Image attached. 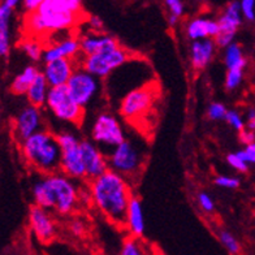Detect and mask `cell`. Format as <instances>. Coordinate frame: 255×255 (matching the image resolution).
I'll return each mask as SVG.
<instances>
[{
	"mask_svg": "<svg viewBox=\"0 0 255 255\" xmlns=\"http://www.w3.org/2000/svg\"><path fill=\"white\" fill-rule=\"evenodd\" d=\"M81 155L86 171V178H89L90 181L101 177L110 169L107 155L93 141L89 139L81 141Z\"/></svg>",
	"mask_w": 255,
	"mask_h": 255,
	"instance_id": "5bb4252c",
	"label": "cell"
},
{
	"mask_svg": "<svg viewBox=\"0 0 255 255\" xmlns=\"http://www.w3.org/2000/svg\"><path fill=\"white\" fill-rule=\"evenodd\" d=\"M17 4V0H5L0 5V55L3 57L9 54V21Z\"/></svg>",
	"mask_w": 255,
	"mask_h": 255,
	"instance_id": "44dd1931",
	"label": "cell"
},
{
	"mask_svg": "<svg viewBox=\"0 0 255 255\" xmlns=\"http://www.w3.org/2000/svg\"><path fill=\"white\" fill-rule=\"evenodd\" d=\"M219 241L227 249V252L232 255H237L241 252V245H240L239 240L236 239L235 236L232 235L228 231H220L219 232Z\"/></svg>",
	"mask_w": 255,
	"mask_h": 255,
	"instance_id": "f1b7e54d",
	"label": "cell"
},
{
	"mask_svg": "<svg viewBox=\"0 0 255 255\" xmlns=\"http://www.w3.org/2000/svg\"><path fill=\"white\" fill-rule=\"evenodd\" d=\"M228 114V110L223 103L219 102H212L207 108V116L210 120L214 121H220L225 120V116Z\"/></svg>",
	"mask_w": 255,
	"mask_h": 255,
	"instance_id": "1f68e13d",
	"label": "cell"
},
{
	"mask_svg": "<svg viewBox=\"0 0 255 255\" xmlns=\"http://www.w3.org/2000/svg\"><path fill=\"white\" fill-rule=\"evenodd\" d=\"M130 59V52L125 50L123 46H119L101 54L82 56L80 67L95 77L104 80L110 77L115 71H118L119 68L123 67Z\"/></svg>",
	"mask_w": 255,
	"mask_h": 255,
	"instance_id": "52a82bcc",
	"label": "cell"
},
{
	"mask_svg": "<svg viewBox=\"0 0 255 255\" xmlns=\"http://www.w3.org/2000/svg\"><path fill=\"white\" fill-rule=\"evenodd\" d=\"M118 255H159L147 241L142 237L128 236L123 241Z\"/></svg>",
	"mask_w": 255,
	"mask_h": 255,
	"instance_id": "cb8c5ba5",
	"label": "cell"
},
{
	"mask_svg": "<svg viewBox=\"0 0 255 255\" xmlns=\"http://www.w3.org/2000/svg\"><path fill=\"white\" fill-rule=\"evenodd\" d=\"M76 60L72 59H59V60L44 63L42 74L44 76L50 88L67 86L71 77L73 76L76 67Z\"/></svg>",
	"mask_w": 255,
	"mask_h": 255,
	"instance_id": "2e32d148",
	"label": "cell"
},
{
	"mask_svg": "<svg viewBox=\"0 0 255 255\" xmlns=\"http://www.w3.org/2000/svg\"><path fill=\"white\" fill-rule=\"evenodd\" d=\"M215 184L220 186V188L236 189L240 186V178L233 177V176L220 175L215 178Z\"/></svg>",
	"mask_w": 255,
	"mask_h": 255,
	"instance_id": "d590c367",
	"label": "cell"
},
{
	"mask_svg": "<svg viewBox=\"0 0 255 255\" xmlns=\"http://www.w3.org/2000/svg\"><path fill=\"white\" fill-rule=\"evenodd\" d=\"M81 52L80 38L68 37L64 39L55 42L50 44L48 47L44 48L43 61L50 63V61L59 60V59H72L76 60V55Z\"/></svg>",
	"mask_w": 255,
	"mask_h": 255,
	"instance_id": "d6986e66",
	"label": "cell"
},
{
	"mask_svg": "<svg viewBox=\"0 0 255 255\" xmlns=\"http://www.w3.org/2000/svg\"><path fill=\"white\" fill-rule=\"evenodd\" d=\"M125 231H128L129 236H133V237H142L144 233L143 208H142L141 199L135 195L128 208Z\"/></svg>",
	"mask_w": 255,
	"mask_h": 255,
	"instance_id": "7402d4cb",
	"label": "cell"
},
{
	"mask_svg": "<svg viewBox=\"0 0 255 255\" xmlns=\"http://www.w3.org/2000/svg\"><path fill=\"white\" fill-rule=\"evenodd\" d=\"M239 134H240V141L245 144V146H249V144H252L255 142V131L245 129V130L239 133Z\"/></svg>",
	"mask_w": 255,
	"mask_h": 255,
	"instance_id": "ab89813d",
	"label": "cell"
},
{
	"mask_svg": "<svg viewBox=\"0 0 255 255\" xmlns=\"http://www.w3.org/2000/svg\"><path fill=\"white\" fill-rule=\"evenodd\" d=\"M69 231L72 232V235L81 237V236L85 235L86 228H85L84 223L81 222V220H78V219H76V220L71 222V224H69Z\"/></svg>",
	"mask_w": 255,
	"mask_h": 255,
	"instance_id": "f35d334b",
	"label": "cell"
},
{
	"mask_svg": "<svg viewBox=\"0 0 255 255\" xmlns=\"http://www.w3.org/2000/svg\"><path fill=\"white\" fill-rule=\"evenodd\" d=\"M61 147V173L69 178H85L84 160L81 155V141L72 131L63 130L56 134Z\"/></svg>",
	"mask_w": 255,
	"mask_h": 255,
	"instance_id": "ba28073f",
	"label": "cell"
},
{
	"mask_svg": "<svg viewBox=\"0 0 255 255\" xmlns=\"http://www.w3.org/2000/svg\"><path fill=\"white\" fill-rule=\"evenodd\" d=\"M107 158L110 169L129 181L130 178L139 176L142 172L146 161V150L139 141L127 137Z\"/></svg>",
	"mask_w": 255,
	"mask_h": 255,
	"instance_id": "277c9868",
	"label": "cell"
},
{
	"mask_svg": "<svg viewBox=\"0 0 255 255\" xmlns=\"http://www.w3.org/2000/svg\"><path fill=\"white\" fill-rule=\"evenodd\" d=\"M33 198L35 206L44 210H55L60 215H68L77 207L80 193L72 178L64 173L47 175L33 185Z\"/></svg>",
	"mask_w": 255,
	"mask_h": 255,
	"instance_id": "7a4b0ae2",
	"label": "cell"
},
{
	"mask_svg": "<svg viewBox=\"0 0 255 255\" xmlns=\"http://www.w3.org/2000/svg\"><path fill=\"white\" fill-rule=\"evenodd\" d=\"M82 13H61L39 10L34 13H27L25 17V27L31 34H50L67 30L78 22Z\"/></svg>",
	"mask_w": 255,
	"mask_h": 255,
	"instance_id": "8992f818",
	"label": "cell"
},
{
	"mask_svg": "<svg viewBox=\"0 0 255 255\" xmlns=\"http://www.w3.org/2000/svg\"><path fill=\"white\" fill-rule=\"evenodd\" d=\"M158 97V88L154 84L144 85L125 95L120 102V114L127 119H135L143 115L151 107L155 98Z\"/></svg>",
	"mask_w": 255,
	"mask_h": 255,
	"instance_id": "8fae6325",
	"label": "cell"
},
{
	"mask_svg": "<svg viewBox=\"0 0 255 255\" xmlns=\"http://www.w3.org/2000/svg\"><path fill=\"white\" fill-rule=\"evenodd\" d=\"M241 7L239 1H231L225 5L220 16L218 17L220 31L214 38L218 47L227 48L232 43H235V37L237 30L242 24Z\"/></svg>",
	"mask_w": 255,
	"mask_h": 255,
	"instance_id": "7c38bea8",
	"label": "cell"
},
{
	"mask_svg": "<svg viewBox=\"0 0 255 255\" xmlns=\"http://www.w3.org/2000/svg\"><path fill=\"white\" fill-rule=\"evenodd\" d=\"M67 88L71 97L73 98V101L80 107L86 110L91 104V102L97 98V95L101 93V78L95 77L85 71L84 68L78 67L68 82Z\"/></svg>",
	"mask_w": 255,
	"mask_h": 255,
	"instance_id": "30bf717a",
	"label": "cell"
},
{
	"mask_svg": "<svg viewBox=\"0 0 255 255\" xmlns=\"http://www.w3.org/2000/svg\"><path fill=\"white\" fill-rule=\"evenodd\" d=\"M21 154L27 164L42 175L61 172V147L56 134L44 129L20 144Z\"/></svg>",
	"mask_w": 255,
	"mask_h": 255,
	"instance_id": "3957f363",
	"label": "cell"
},
{
	"mask_svg": "<svg viewBox=\"0 0 255 255\" xmlns=\"http://www.w3.org/2000/svg\"><path fill=\"white\" fill-rule=\"evenodd\" d=\"M246 129L255 131V108H249L246 112Z\"/></svg>",
	"mask_w": 255,
	"mask_h": 255,
	"instance_id": "60d3db41",
	"label": "cell"
},
{
	"mask_svg": "<svg viewBox=\"0 0 255 255\" xmlns=\"http://www.w3.org/2000/svg\"><path fill=\"white\" fill-rule=\"evenodd\" d=\"M198 205L207 214H211L215 210V202H214L211 195L205 193V191H201L198 194Z\"/></svg>",
	"mask_w": 255,
	"mask_h": 255,
	"instance_id": "e575fe53",
	"label": "cell"
},
{
	"mask_svg": "<svg viewBox=\"0 0 255 255\" xmlns=\"http://www.w3.org/2000/svg\"><path fill=\"white\" fill-rule=\"evenodd\" d=\"M164 4L168 10V24L171 26H176L185 13L184 3L180 0H165Z\"/></svg>",
	"mask_w": 255,
	"mask_h": 255,
	"instance_id": "4316f807",
	"label": "cell"
},
{
	"mask_svg": "<svg viewBox=\"0 0 255 255\" xmlns=\"http://www.w3.org/2000/svg\"><path fill=\"white\" fill-rule=\"evenodd\" d=\"M40 130H44L40 108L34 107L30 104L21 108L20 112L13 119V127H12L13 138L18 142V144L37 134Z\"/></svg>",
	"mask_w": 255,
	"mask_h": 255,
	"instance_id": "4fadbf2b",
	"label": "cell"
},
{
	"mask_svg": "<svg viewBox=\"0 0 255 255\" xmlns=\"http://www.w3.org/2000/svg\"><path fill=\"white\" fill-rule=\"evenodd\" d=\"M220 31L218 20L210 17H194L185 25V34L191 42L214 39Z\"/></svg>",
	"mask_w": 255,
	"mask_h": 255,
	"instance_id": "ac0fdd59",
	"label": "cell"
},
{
	"mask_svg": "<svg viewBox=\"0 0 255 255\" xmlns=\"http://www.w3.org/2000/svg\"><path fill=\"white\" fill-rule=\"evenodd\" d=\"M39 74V69L35 65H27L13 78L12 84H10V91L16 95L26 94L27 90L30 89V86Z\"/></svg>",
	"mask_w": 255,
	"mask_h": 255,
	"instance_id": "603a6c76",
	"label": "cell"
},
{
	"mask_svg": "<svg viewBox=\"0 0 255 255\" xmlns=\"http://www.w3.org/2000/svg\"><path fill=\"white\" fill-rule=\"evenodd\" d=\"M40 3H42V0H25L24 8L26 9L27 13H34L38 10Z\"/></svg>",
	"mask_w": 255,
	"mask_h": 255,
	"instance_id": "b9f144b4",
	"label": "cell"
},
{
	"mask_svg": "<svg viewBox=\"0 0 255 255\" xmlns=\"http://www.w3.org/2000/svg\"><path fill=\"white\" fill-rule=\"evenodd\" d=\"M93 142L104 154L110 155L119 144L125 141V131L119 120L110 112H102L95 119L91 128Z\"/></svg>",
	"mask_w": 255,
	"mask_h": 255,
	"instance_id": "5b68a950",
	"label": "cell"
},
{
	"mask_svg": "<svg viewBox=\"0 0 255 255\" xmlns=\"http://www.w3.org/2000/svg\"><path fill=\"white\" fill-rule=\"evenodd\" d=\"M227 161H228V164L231 165L233 169H236V171L246 172L249 169V164L245 161V159L242 158L240 151L228 154V156H227Z\"/></svg>",
	"mask_w": 255,
	"mask_h": 255,
	"instance_id": "d6a6232c",
	"label": "cell"
},
{
	"mask_svg": "<svg viewBox=\"0 0 255 255\" xmlns=\"http://www.w3.org/2000/svg\"><path fill=\"white\" fill-rule=\"evenodd\" d=\"M216 43L214 39H203L193 42L190 46L191 67L195 71H202L211 63L215 55Z\"/></svg>",
	"mask_w": 255,
	"mask_h": 255,
	"instance_id": "ffe728a7",
	"label": "cell"
},
{
	"mask_svg": "<svg viewBox=\"0 0 255 255\" xmlns=\"http://www.w3.org/2000/svg\"><path fill=\"white\" fill-rule=\"evenodd\" d=\"M46 106L48 111L61 121L69 124H80L84 120L85 110L73 101L67 86L51 88Z\"/></svg>",
	"mask_w": 255,
	"mask_h": 255,
	"instance_id": "9c48e42d",
	"label": "cell"
},
{
	"mask_svg": "<svg viewBox=\"0 0 255 255\" xmlns=\"http://www.w3.org/2000/svg\"><path fill=\"white\" fill-rule=\"evenodd\" d=\"M81 54L84 56H91L104 52V51L112 50L120 46L119 40L112 35L104 33H95L89 31L80 38Z\"/></svg>",
	"mask_w": 255,
	"mask_h": 255,
	"instance_id": "e0dca14e",
	"label": "cell"
},
{
	"mask_svg": "<svg viewBox=\"0 0 255 255\" xmlns=\"http://www.w3.org/2000/svg\"><path fill=\"white\" fill-rule=\"evenodd\" d=\"M29 225L33 235L43 244H48L56 236V227L54 219L51 218L47 210L39 206H31L29 210Z\"/></svg>",
	"mask_w": 255,
	"mask_h": 255,
	"instance_id": "9a60e30c",
	"label": "cell"
},
{
	"mask_svg": "<svg viewBox=\"0 0 255 255\" xmlns=\"http://www.w3.org/2000/svg\"><path fill=\"white\" fill-rule=\"evenodd\" d=\"M21 48H22V51L29 56L30 60L39 61L40 59H43V46H42V43H39L37 39H34V38L25 39L24 42L21 43Z\"/></svg>",
	"mask_w": 255,
	"mask_h": 255,
	"instance_id": "83f0119b",
	"label": "cell"
},
{
	"mask_svg": "<svg viewBox=\"0 0 255 255\" xmlns=\"http://www.w3.org/2000/svg\"><path fill=\"white\" fill-rule=\"evenodd\" d=\"M242 17L248 21H255V1L254 0H242L240 1Z\"/></svg>",
	"mask_w": 255,
	"mask_h": 255,
	"instance_id": "836d02e7",
	"label": "cell"
},
{
	"mask_svg": "<svg viewBox=\"0 0 255 255\" xmlns=\"http://www.w3.org/2000/svg\"><path fill=\"white\" fill-rule=\"evenodd\" d=\"M225 121L231 125L235 130H237L239 133L244 131L246 129V120L244 119L241 114L236 110H229L227 116H225Z\"/></svg>",
	"mask_w": 255,
	"mask_h": 255,
	"instance_id": "4dcf8cb0",
	"label": "cell"
},
{
	"mask_svg": "<svg viewBox=\"0 0 255 255\" xmlns=\"http://www.w3.org/2000/svg\"><path fill=\"white\" fill-rule=\"evenodd\" d=\"M88 25L90 26L91 31H95V33H101L102 29H103V21L99 16H94V14H91V16L88 17Z\"/></svg>",
	"mask_w": 255,
	"mask_h": 255,
	"instance_id": "74e56055",
	"label": "cell"
},
{
	"mask_svg": "<svg viewBox=\"0 0 255 255\" xmlns=\"http://www.w3.org/2000/svg\"><path fill=\"white\" fill-rule=\"evenodd\" d=\"M224 63L228 69H245L246 57L239 43H232L224 51Z\"/></svg>",
	"mask_w": 255,
	"mask_h": 255,
	"instance_id": "484cf974",
	"label": "cell"
},
{
	"mask_svg": "<svg viewBox=\"0 0 255 255\" xmlns=\"http://www.w3.org/2000/svg\"><path fill=\"white\" fill-rule=\"evenodd\" d=\"M240 154L248 164H255V142L249 146H245L244 150H240Z\"/></svg>",
	"mask_w": 255,
	"mask_h": 255,
	"instance_id": "8d00e7d4",
	"label": "cell"
},
{
	"mask_svg": "<svg viewBox=\"0 0 255 255\" xmlns=\"http://www.w3.org/2000/svg\"><path fill=\"white\" fill-rule=\"evenodd\" d=\"M50 86H48L47 81L44 78V76L40 74L37 77V80L34 81L33 85L30 86V89L27 90L26 98L27 102L30 106H34V107H43L46 102H47L48 97V91H50Z\"/></svg>",
	"mask_w": 255,
	"mask_h": 255,
	"instance_id": "d4e9b609",
	"label": "cell"
},
{
	"mask_svg": "<svg viewBox=\"0 0 255 255\" xmlns=\"http://www.w3.org/2000/svg\"><path fill=\"white\" fill-rule=\"evenodd\" d=\"M89 191L98 211L110 223L125 229L128 208L134 197L127 178L108 169L101 177L90 181Z\"/></svg>",
	"mask_w": 255,
	"mask_h": 255,
	"instance_id": "6da1fadb",
	"label": "cell"
},
{
	"mask_svg": "<svg viewBox=\"0 0 255 255\" xmlns=\"http://www.w3.org/2000/svg\"><path fill=\"white\" fill-rule=\"evenodd\" d=\"M244 71L245 69H228L227 71V76H225V89L227 90H235L241 85L242 80H244Z\"/></svg>",
	"mask_w": 255,
	"mask_h": 255,
	"instance_id": "f546056e",
	"label": "cell"
}]
</instances>
